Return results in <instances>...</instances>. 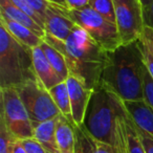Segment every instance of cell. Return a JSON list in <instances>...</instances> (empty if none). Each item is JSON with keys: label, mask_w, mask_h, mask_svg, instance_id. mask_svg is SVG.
Masks as SVG:
<instances>
[{"label": "cell", "mask_w": 153, "mask_h": 153, "mask_svg": "<svg viewBox=\"0 0 153 153\" xmlns=\"http://www.w3.org/2000/svg\"><path fill=\"white\" fill-rule=\"evenodd\" d=\"M145 68L140 39L122 44L114 51H107L101 84L122 101L145 100Z\"/></svg>", "instance_id": "obj_1"}, {"label": "cell", "mask_w": 153, "mask_h": 153, "mask_svg": "<svg viewBox=\"0 0 153 153\" xmlns=\"http://www.w3.org/2000/svg\"><path fill=\"white\" fill-rule=\"evenodd\" d=\"M44 40L65 57L70 74L94 90L101 85L107 51L99 45L83 28L76 25L67 40L61 41L46 34Z\"/></svg>", "instance_id": "obj_2"}, {"label": "cell", "mask_w": 153, "mask_h": 153, "mask_svg": "<svg viewBox=\"0 0 153 153\" xmlns=\"http://www.w3.org/2000/svg\"><path fill=\"white\" fill-rule=\"evenodd\" d=\"M38 80L32 48L17 41L0 23V88H17Z\"/></svg>", "instance_id": "obj_3"}, {"label": "cell", "mask_w": 153, "mask_h": 153, "mask_svg": "<svg viewBox=\"0 0 153 153\" xmlns=\"http://www.w3.org/2000/svg\"><path fill=\"white\" fill-rule=\"evenodd\" d=\"M122 106L121 99L102 84L94 90L84 125L94 140L112 146L115 120Z\"/></svg>", "instance_id": "obj_4"}, {"label": "cell", "mask_w": 153, "mask_h": 153, "mask_svg": "<svg viewBox=\"0 0 153 153\" xmlns=\"http://www.w3.org/2000/svg\"><path fill=\"white\" fill-rule=\"evenodd\" d=\"M64 11L69 19L83 28L105 51H114L123 44L117 24L106 20L90 7L79 10L64 7Z\"/></svg>", "instance_id": "obj_5"}, {"label": "cell", "mask_w": 153, "mask_h": 153, "mask_svg": "<svg viewBox=\"0 0 153 153\" xmlns=\"http://www.w3.org/2000/svg\"><path fill=\"white\" fill-rule=\"evenodd\" d=\"M16 89L27 110L33 127L61 115L49 91L40 81H28Z\"/></svg>", "instance_id": "obj_6"}, {"label": "cell", "mask_w": 153, "mask_h": 153, "mask_svg": "<svg viewBox=\"0 0 153 153\" xmlns=\"http://www.w3.org/2000/svg\"><path fill=\"white\" fill-rule=\"evenodd\" d=\"M0 117L4 121L7 129L19 140L34 137V127L32 121L17 89L13 87L0 88Z\"/></svg>", "instance_id": "obj_7"}, {"label": "cell", "mask_w": 153, "mask_h": 153, "mask_svg": "<svg viewBox=\"0 0 153 153\" xmlns=\"http://www.w3.org/2000/svg\"><path fill=\"white\" fill-rule=\"evenodd\" d=\"M117 26L123 44L142 38L144 32V7L140 0H113Z\"/></svg>", "instance_id": "obj_8"}, {"label": "cell", "mask_w": 153, "mask_h": 153, "mask_svg": "<svg viewBox=\"0 0 153 153\" xmlns=\"http://www.w3.org/2000/svg\"><path fill=\"white\" fill-rule=\"evenodd\" d=\"M65 82L69 92L74 123L76 126H82L85 122L86 112L94 90L87 88L81 80L72 74H69Z\"/></svg>", "instance_id": "obj_9"}, {"label": "cell", "mask_w": 153, "mask_h": 153, "mask_svg": "<svg viewBox=\"0 0 153 153\" xmlns=\"http://www.w3.org/2000/svg\"><path fill=\"white\" fill-rule=\"evenodd\" d=\"M76 24L68 18L64 7L49 2L44 21L45 33L58 40L65 41L72 34Z\"/></svg>", "instance_id": "obj_10"}, {"label": "cell", "mask_w": 153, "mask_h": 153, "mask_svg": "<svg viewBox=\"0 0 153 153\" xmlns=\"http://www.w3.org/2000/svg\"><path fill=\"white\" fill-rule=\"evenodd\" d=\"M32 53L35 74H36L37 79L43 84V86L47 90L51 89L56 85L63 82V80L60 78V76L51 65V63L45 57L44 53L40 46L32 48Z\"/></svg>", "instance_id": "obj_11"}, {"label": "cell", "mask_w": 153, "mask_h": 153, "mask_svg": "<svg viewBox=\"0 0 153 153\" xmlns=\"http://www.w3.org/2000/svg\"><path fill=\"white\" fill-rule=\"evenodd\" d=\"M123 104L136 127L153 136V109L146 100L123 101Z\"/></svg>", "instance_id": "obj_12"}, {"label": "cell", "mask_w": 153, "mask_h": 153, "mask_svg": "<svg viewBox=\"0 0 153 153\" xmlns=\"http://www.w3.org/2000/svg\"><path fill=\"white\" fill-rule=\"evenodd\" d=\"M0 16L9 18L13 21H16L22 25L26 26L42 38H44L46 35L45 30L38 22H36L32 17H30L27 14L24 13L22 10L16 7L11 0H0Z\"/></svg>", "instance_id": "obj_13"}, {"label": "cell", "mask_w": 153, "mask_h": 153, "mask_svg": "<svg viewBox=\"0 0 153 153\" xmlns=\"http://www.w3.org/2000/svg\"><path fill=\"white\" fill-rule=\"evenodd\" d=\"M0 23L7 28V32L16 40L19 41L20 43H22L25 46L30 47V48H35L37 46H40L43 41H44V38L38 36L32 30L22 25V24L18 23V22L9 19V18L0 16Z\"/></svg>", "instance_id": "obj_14"}, {"label": "cell", "mask_w": 153, "mask_h": 153, "mask_svg": "<svg viewBox=\"0 0 153 153\" xmlns=\"http://www.w3.org/2000/svg\"><path fill=\"white\" fill-rule=\"evenodd\" d=\"M56 137L60 153H74V146H76L74 124L69 122L62 114L57 120Z\"/></svg>", "instance_id": "obj_15"}, {"label": "cell", "mask_w": 153, "mask_h": 153, "mask_svg": "<svg viewBox=\"0 0 153 153\" xmlns=\"http://www.w3.org/2000/svg\"><path fill=\"white\" fill-rule=\"evenodd\" d=\"M58 117L34 126V137L42 145L47 153H60L56 137Z\"/></svg>", "instance_id": "obj_16"}, {"label": "cell", "mask_w": 153, "mask_h": 153, "mask_svg": "<svg viewBox=\"0 0 153 153\" xmlns=\"http://www.w3.org/2000/svg\"><path fill=\"white\" fill-rule=\"evenodd\" d=\"M40 47L42 48L45 57L47 58V60L51 63V65L53 66V69L56 70V72L59 74L60 78L63 81H66V79L69 76L70 72L63 53L58 51L56 47H53V45L49 44L48 42H46L45 40L42 42Z\"/></svg>", "instance_id": "obj_17"}, {"label": "cell", "mask_w": 153, "mask_h": 153, "mask_svg": "<svg viewBox=\"0 0 153 153\" xmlns=\"http://www.w3.org/2000/svg\"><path fill=\"white\" fill-rule=\"evenodd\" d=\"M53 98L55 104L59 108L60 112L63 117H65L69 122L74 123L72 120V113H71V105H70V99H69V92H68L67 84L65 81L61 82L60 84L56 85L51 89L48 90Z\"/></svg>", "instance_id": "obj_18"}, {"label": "cell", "mask_w": 153, "mask_h": 153, "mask_svg": "<svg viewBox=\"0 0 153 153\" xmlns=\"http://www.w3.org/2000/svg\"><path fill=\"white\" fill-rule=\"evenodd\" d=\"M123 102V101H122ZM112 148L114 153H129L128 149L127 131H126V122H125V107L124 104L120 113L115 120V129H114V140H113Z\"/></svg>", "instance_id": "obj_19"}, {"label": "cell", "mask_w": 153, "mask_h": 153, "mask_svg": "<svg viewBox=\"0 0 153 153\" xmlns=\"http://www.w3.org/2000/svg\"><path fill=\"white\" fill-rule=\"evenodd\" d=\"M74 131H76L74 153H98L97 140L88 132L85 125H74Z\"/></svg>", "instance_id": "obj_20"}, {"label": "cell", "mask_w": 153, "mask_h": 153, "mask_svg": "<svg viewBox=\"0 0 153 153\" xmlns=\"http://www.w3.org/2000/svg\"><path fill=\"white\" fill-rule=\"evenodd\" d=\"M125 122H126V131H127V140H128V149L129 153H146L145 148L140 140V136L135 129L134 123L130 117L128 115L125 109Z\"/></svg>", "instance_id": "obj_21"}, {"label": "cell", "mask_w": 153, "mask_h": 153, "mask_svg": "<svg viewBox=\"0 0 153 153\" xmlns=\"http://www.w3.org/2000/svg\"><path fill=\"white\" fill-rule=\"evenodd\" d=\"M89 7L106 20L117 24L113 0H90Z\"/></svg>", "instance_id": "obj_22"}, {"label": "cell", "mask_w": 153, "mask_h": 153, "mask_svg": "<svg viewBox=\"0 0 153 153\" xmlns=\"http://www.w3.org/2000/svg\"><path fill=\"white\" fill-rule=\"evenodd\" d=\"M17 140L7 129L4 121L0 117V153H14Z\"/></svg>", "instance_id": "obj_23"}, {"label": "cell", "mask_w": 153, "mask_h": 153, "mask_svg": "<svg viewBox=\"0 0 153 153\" xmlns=\"http://www.w3.org/2000/svg\"><path fill=\"white\" fill-rule=\"evenodd\" d=\"M144 94L146 102L153 109V79L147 67L144 71Z\"/></svg>", "instance_id": "obj_24"}, {"label": "cell", "mask_w": 153, "mask_h": 153, "mask_svg": "<svg viewBox=\"0 0 153 153\" xmlns=\"http://www.w3.org/2000/svg\"><path fill=\"white\" fill-rule=\"evenodd\" d=\"M28 3L30 7L38 14V16L40 17V19L42 20L43 24L45 21V15H46L47 7H48L49 2L47 0H25Z\"/></svg>", "instance_id": "obj_25"}, {"label": "cell", "mask_w": 153, "mask_h": 153, "mask_svg": "<svg viewBox=\"0 0 153 153\" xmlns=\"http://www.w3.org/2000/svg\"><path fill=\"white\" fill-rule=\"evenodd\" d=\"M20 142H21L23 148L25 149L26 153H47L42 147V145L35 137L25 138V140H22Z\"/></svg>", "instance_id": "obj_26"}, {"label": "cell", "mask_w": 153, "mask_h": 153, "mask_svg": "<svg viewBox=\"0 0 153 153\" xmlns=\"http://www.w3.org/2000/svg\"><path fill=\"white\" fill-rule=\"evenodd\" d=\"M11 1L16 5V7H19L20 10H22L24 13L27 14L30 17H32L33 19L35 20V21L38 22V23L40 24V25L42 26L43 28H44V24H43L42 20L40 19V17L38 16V14H37L36 12H35L34 10H33L32 7L28 5V3L26 2L25 0H11Z\"/></svg>", "instance_id": "obj_27"}, {"label": "cell", "mask_w": 153, "mask_h": 153, "mask_svg": "<svg viewBox=\"0 0 153 153\" xmlns=\"http://www.w3.org/2000/svg\"><path fill=\"white\" fill-rule=\"evenodd\" d=\"M134 126H135V124H134ZM135 129L137 131V134L140 136V140L143 144V147L145 148L146 153H153V136L150 135L149 133H147V132L143 131L142 129L137 128L136 126Z\"/></svg>", "instance_id": "obj_28"}, {"label": "cell", "mask_w": 153, "mask_h": 153, "mask_svg": "<svg viewBox=\"0 0 153 153\" xmlns=\"http://www.w3.org/2000/svg\"><path fill=\"white\" fill-rule=\"evenodd\" d=\"M140 43H142V51H143V56H144L145 64H146L147 69H148L149 74H151V76H152L153 79V53H151V51L147 46L146 43L142 40V38H140Z\"/></svg>", "instance_id": "obj_29"}, {"label": "cell", "mask_w": 153, "mask_h": 153, "mask_svg": "<svg viewBox=\"0 0 153 153\" xmlns=\"http://www.w3.org/2000/svg\"><path fill=\"white\" fill-rule=\"evenodd\" d=\"M89 2L90 0H65L66 9L69 10H79L89 7Z\"/></svg>", "instance_id": "obj_30"}, {"label": "cell", "mask_w": 153, "mask_h": 153, "mask_svg": "<svg viewBox=\"0 0 153 153\" xmlns=\"http://www.w3.org/2000/svg\"><path fill=\"white\" fill-rule=\"evenodd\" d=\"M142 40L147 44V46L149 47V49L151 51V53H153V30L148 26H145L144 32L142 35Z\"/></svg>", "instance_id": "obj_31"}, {"label": "cell", "mask_w": 153, "mask_h": 153, "mask_svg": "<svg viewBox=\"0 0 153 153\" xmlns=\"http://www.w3.org/2000/svg\"><path fill=\"white\" fill-rule=\"evenodd\" d=\"M143 14H144L145 26H148L153 30V2L149 7H145Z\"/></svg>", "instance_id": "obj_32"}, {"label": "cell", "mask_w": 153, "mask_h": 153, "mask_svg": "<svg viewBox=\"0 0 153 153\" xmlns=\"http://www.w3.org/2000/svg\"><path fill=\"white\" fill-rule=\"evenodd\" d=\"M97 148H98V153H114L111 145L98 142V140H97Z\"/></svg>", "instance_id": "obj_33"}, {"label": "cell", "mask_w": 153, "mask_h": 153, "mask_svg": "<svg viewBox=\"0 0 153 153\" xmlns=\"http://www.w3.org/2000/svg\"><path fill=\"white\" fill-rule=\"evenodd\" d=\"M14 153H26L25 149L23 148V146H22L21 142H20L19 140L16 142L15 149H14Z\"/></svg>", "instance_id": "obj_34"}, {"label": "cell", "mask_w": 153, "mask_h": 153, "mask_svg": "<svg viewBox=\"0 0 153 153\" xmlns=\"http://www.w3.org/2000/svg\"><path fill=\"white\" fill-rule=\"evenodd\" d=\"M48 2L53 3V4H57L60 5V7H66V3H65V0H47Z\"/></svg>", "instance_id": "obj_35"}, {"label": "cell", "mask_w": 153, "mask_h": 153, "mask_svg": "<svg viewBox=\"0 0 153 153\" xmlns=\"http://www.w3.org/2000/svg\"><path fill=\"white\" fill-rule=\"evenodd\" d=\"M140 2H142V4H143V7L145 9V7H149V5L153 2V0H140Z\"/></svg>", "instance_id": "obj_36"}]
</instances>
